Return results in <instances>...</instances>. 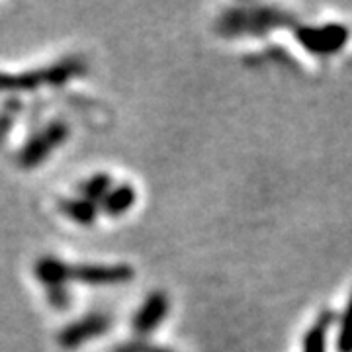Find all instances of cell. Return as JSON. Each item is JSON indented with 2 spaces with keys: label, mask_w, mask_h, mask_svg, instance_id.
<instances>
[{
  "label": "cell",
  "mask_w": 352,
  "mask_h": 352,
  "mask_svg": "<svg viewBox=\"0 0 352 352\" xmlns=\"http://www.w3.org/2000/svg\"><path fill=\"white\" fill-rule=\"evenodd\" d=\"M168 296L164 292H151L145 302L141 303L138 314L133 317V331L138 337H147L159 327L168 315Z\"/></svg>",
  "instance_id": "7"
},
{
  "label": "cell",
  "mask_w": 352,
  "mask_h": 352,
  "mask_svg": "<svg viewBox=\"0 0 352 352\" xmlns=\"http://www.w3.org/2000/svg\"><path fill=\"white\" fill-rule=\"evenodd\" d=\"M112 317L106 314H88L80 319H76L73 323H69L67 327L59 333L57 342L63 351H76L80 349L85 342L92 339H98L102 335H106L112 329Z\"/></svg>",
  "instance_id": "6"
},
{
  "label": "cell",
  "mask_w": 352,
  "mask_h": 352,
  "mask_svg": "<svg viewBox=\"0 0 352 352\" xmlns=\"http://www.w3.org/2000/svg\"><path fill=\"white\" fill-rule=\"evenodd\" d=\"M289 24V14L270 6H243L231 8L219 16L217 34L226 38L263 36L278 25Z\"/></svg>",
  "instance_id": "2"
},
{
  "label": "cell",
  "mask_w": 352,
  "mask_h": 352,
  "mask_svg": "<svg viewBox=\"0 0 352 352\" xmlns=\"http://www.w3.org/2000/svg\"><path fill=\"white\" fill-rule=\"evenodd\" d=\"M135 200H138V192L129 182L113 184L110 192L104 196V200L98 204V210L110 217H120L133 208Z\"/></svg>",
  "instance_id": "8"
},
{
  "label": "cell",
  "mask_w": 352,
  "mask_h": 352,
  "mask_svg": "<svg viewBox=\"0 0 352 352\" xmlns=\"http://www.w3.org/2000/svg\"><path fill=\"white\" fill-rule=\"evenodd\" d=\"M135 276L129 264H71L69 280L90 288L122 286Z\"/></svg>",
  "instance_id": "5"
},
{
  "label": "cell",
  "mask_w": 352,
  "mask_h": 352,
  "mask_svg": "<svg viewBox=\"0 0 352 352\" xmlns=\"http://www.w3.org/2000/svg\"><path fill=\"white\" fill-rule=\"evenodd\" d=\"M296 38L305 50L319 57H327L339 53L351 38V30L342 24L300 25L296 30Z\"/></svg>",
  "instance_id": "3"
},
{
  "label": "cell",
  "mask_w": 352,
  "mask_h": 352,
  "mask_svg": "<svg viewBox=\"0 0 352 352\" xmlns=\"http://www.w3.org/2000/svg\"><path fill=\"white\" fill-rule=\"evenodd\" d=\"M47 302H50L51 307H55V309H67V307L71 305V294H69L67 286H63V288L47 289Z\"/></svg>",
  "instance_id": "15"
},
{
  "label": "cell",
  "mask_w": 352,
  "mask_h": 352,
  "mask_svg": "<svg viewBox=\"0 0 352 352\" xmlns=\"http://www.w3.org/2000/svg\"><path fill=\"white\" fill-rule=\"evenodd\" d=\"M61 212H63L71 221H75L76 226H94L96 217H98V206L85 198H67L61 201Z\"/></svg>",
  "instance_id": "10"
},
{
  "label": "cell",
  "mask_w": 352,
  "mask_h": 352,
  "mask_svg": "<svg viewBox=\"0 0 352 352\" xmlns=\"http://www.w3.org/2000/svg\"><path fill=\"white\" fill-rule=\"evenodd\" d=\"M131 352H173L163 346H157V344H147V342H135V344H129Z\"/></svg>",
  "instance_id": "16"
},
{
  "label": "cell",
  "mask_w": 352,
  "mask_h": 352,
  "mask_svg": "<svg viewBox=\"0 0 352 352\" xmlns=\"http://www.w3.org/2000/svg\"><path fill=\"white\" fill-rule=\"evenodd\" d=\"M337 352H352V296L340 319L337 333Z\"/></svg>",
  "instance_id": "13"
},
{
  "label": "cell",
  "mask_w": 352,
  "mask_h": 352,
  "mask_svg": "<svg viewBox=\"0 0 352 352\" xmlns=\"http://www.w3.org/2000/svg\"><path fill=\"white\" fill-rule=\"evenodd\" d=\"M69 270H71V264H67L57 256H51V254L41 256L34 266L36 278L47 289L67 286V282H71L69 280Z\"/></svg>",
  "instance_id": "9"
},
{
  "label": "cell",
  "mask_w": 352,
  "mask_h": 352,
  "mask_svg": "<svg viewBox=\"0 0 352 352\" xmlns=\"http://www.w3.org/2000/svg\"><path fill=\"white\" fill-rule=\"evenodd\" d=\"M18 112H20V102L18 100H8L4 104V108L0 110V143L12 129L14 118L18 116Z\"/></svg>",
  "instance_id": "14"
},
{
  "label": "cell",
  "mask_w": 352,
  "mask_h": 352,
  "mask_svg": "<svg viewBox=\"0 0 352 352\" xmlns=\"http://www.w3.org/2000/svg\"><path fill=\"white\" fill-rule=\"evenodd\" d=\"M112 186V176L108 175V173H96V175H92L80 184V194H82L80 198H85V200L92 201V204L98 206L104 200V196L110 192Z\"/></svg>",
  "instance_id": "12"
},
{
  "label": "cell",
  "mask_w": 352,
  "mask_h": 352,
  "mask_svg": "<svg viewBox=\"0 0 352 352\" xmlns=\"http://www.w3.org/2000/svg\"><path fill=\"white\" fill-rule=\"evenodd\" d=\"M87 71L80 57H67L63 61L22 73H0V92H28L39 87H63L75 76Z\"/></svg>",
  "instance_id": "1"
},
{
  "label": "cell",
  "mask_w": 352,
  "mask_h": 352,
  "mask_svg": "<svg viewBox=\"0 0 352 352\" xmlns=\"http://www.w3.org/2000/svg\"><path fill=\"white\" fill-rule=\"evenodd\" d=\"M67 138H69V126L61 120L51 122L50 126H45L41 131H38L22 147V151L18 155V163L22 164L24 168L38 166L43 161H47L51 153L55 151L57 147H61L67 141Z\"/></svg>",
  "instance_id": "4"
},
{
  "label": "cell",
  "mask_w": 352,
  "mask_h": 352,
  "mask_svg": "<svg viewBox=\"0 0 352 352\" xmlns=\"http://www.w3.org/2000/svg\"><path fill=\"white\" fill-rule=\"evenodd\" d=\"M116 352H131V349H129V344H127V346H120V349H116Z\"/></svg>",
  "instance_id": "17"
},
{
  "label": "cell",
  "mask_w": 352,
  "mask_h": 352,
  "mask_svg": "<svg viewBox=\"0 0 352 352\" xmlns=\"http://www.w3.org/2000/svg\"><path fill=\"white\" fill-rule=\"evenodd\" d=\"M333 319V311H323V315L307 329L303 337L302 352H327V335Z\"/></svg>",
  "instance_id": "11"
}]
</instances>
